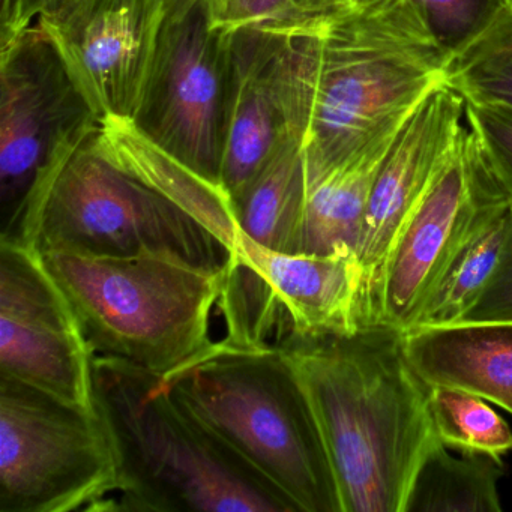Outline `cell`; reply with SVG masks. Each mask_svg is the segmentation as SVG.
Returning <instances> with one entry per match:
<instances>
[{
    "label": "cell",
    "instance_id": "6da1fadb",
    "mask_svg": "<svg viewBox=\"0 0 512 512\" xmlns=\"http://www.w3.org/2000/svg\"><path fill=\"white\" fill-rule=\"evenodd\" d=\"M284 34L290 131L316 173L394 133L449 58L409 0H346Z\"/></svg>",
    "mask_w": 512,
    "mask_h": 512
},
{
    "label": "cell",
    "instance_id": "7a4b0ae2",
    "mask_svg": "<svg viewBox=\"0 0 512 512\" xmlns=\"http://www.w3.org/2000/svg\"><path fill=\"white\" fill-rule=\"evenodd\" d=\"M278 346L316 419L341 512H404L416 470L440 440L403 332L362 326Z\"/></svg>",
    "mask_w": 512,
    "mask_h": 512
},
{
    "label": "cell",
    "instance_id": "3957f363",
    "mask_svg": "<svg viewBox=\"0 0 512 512\" xmlns=\"http://www.w3.org/2000/svg\"><path fill=\"white\" fill-rule=\"evenodd\" d=\"M163 379L181 406L292 512H341L319 427L278 344L221 338Z\"/></svg>",
    "mask_w": 512,
    "mask_h": 512
},
{
    "label": "cell",
    "instance_id": "277c9868",
    "mask_svg": "<svg viewBox=\"0 0 512 512\" xmlns=\"http://www.w3.org/2000/svg\"><path fill=\"white\" fill-rule=\"evenodd\" d=\"M92 367L118 460V511L292 512L181 406L163 376L113 356L94 355Z\"/></svg>",
    "mask_w": 512,
    "mask_h": 512
},
{
    "label": "cell",
    "instance_id": "5b68a950",
    "mask_svg": "<svg viewBox=\"0 0 512 512\" xmlns=\"http://www.w3.org/2000/svg\"><path fill=\"white\" fill-rule=\"evenodd\" d=\"M100 125L56 151L0 239L101 257L172 253L226 269L229 251L202 223L101 151Z\"/></svg>",
    "mask_w": 512,
    "mask_h": 512
},
{
    "label": "cell",
    "instance_id": "8992f818",
    "mask_svg": "<svg viewBox=\"0 0 512 512\" xmlns=\"http://www.w3.org/2000/svg\"><path fill=\"white\" fill-rule=\"evenodd\" d=\"M70 299L94 355L167 377L205 355L226 269L178 254L101 257L41 251Z\"/></svg>",
    "mask_w": 512,
    "mask_h": 512
},
{
    "label": "cell",
    "instance_id": "52a82bcc",
    "mask_svg": "<svg viewBox=\"0 0 512 512\" xmlns=\"http://www.w3.org/2000/svg\"><path fill=\"white\" fill-rule=\"evenodd\" d=\"M118 494L100 413L0 377V512L118 511Z\"/></svg>",
    "mask_w": 512,
    "mask_h": 512
},
{
    "label": "cell",
    "instance_id": "ba28073f",
    "mask_svg": "<svg viewBox=\"0 0 512 512\" xmlns=\"http://www.w3.org/2000/svg\"><path fill=\"white\" fill-rule=\"evenodd\" d=\"M229 73L230 34L212 28L205 0L167 10L133 121L146 139L218 185Z\"/></svg>",
    "mask_w": 512,
    "mask_h": 512
},
{
    "label": "cell",
    "instance_id": "9c48e42d",
    "mask_svg": "<svg viewBox=\"0 0 512 512\" xmlns=\"http://www.w3.org/2000/svg\"><path fill=\"white\" fill-rule=\"evenodd\" d=\"M512 202L467 125L460 143L392 244L364 326L415 325L455 254L497 209Z\"/></svg>",
    "mask_w": 512,
    "mask_h": 512
},
{
    "label": "cell",
    "instance_id": "30bf717a",
    "mask_svg": "<svg viewBox=\"0 0 512 512\" xmlns=\"http://www.w3.org/2000/svg\"><path fill=\"white\" fill-rule=\"evenodd\" d=\"M94 350L34 245L0 239V377L98 412Z\"/></svg>",
    "mask_w": 512,
    "mask_h": 512
},
{
    "label": "cell",
    "instance_id": "8fae6325",
    "mask_svg": "<svg viewBox=\"0 0 512 512\" xmlns=\"http://www.w3.org/2000/svg\"><path fill=\"white\" fill-rule=\"evenodd\" d=\"M101 124L37 25L0 50V203L11 226L53 155Z\"/></svg>",
    "mask_w": 512,
    "mask_h": 512
},
{
    "label": "cell",
    "instance_id": "7c38bea8",
    "mask_svg": "<svg viewBox=\"0 0 512 512\" xmlns=\"http://www.w3.org/2000/svg\"><path fill=\"white\" fill-rule=\"evenodd\" d=\"M166 16V0H65L37 23L98 121H134Z\"/></svg>",
    "mask_w": 512,
    "mask_h": 512
},
{
    "label": "cell",
    "instance_id": "4fadbf2b",
    "mask_svg": "<svg viewBox=\"0 0 512 512\" xmlns=\"http://www.w3.org/2000/svg\"><path fill=\"white\" fill-rule=\"evenodd\" d=\"M466 103L442 83L395 134L368 197L356 257L362 271V326L380 272L404 221L460 143Z\"/></svg>",
    "mask_w": 512,
    "mask_h": 512
},
{
    "label": "cell",
    "instance_id": "5bb4252c",
    "mask_svg": "<svg viewBox=\"0 0 512 512\" xmlns=\"http://www.w3.org/2000/svg\"><path fill=\"white\" fill-rule=\"evenodd\" d=\"M290 131L284 34L278 26L230 34L229 94L221 187L235 203Z\"/></svg>",
    "mask_w": 512,
    "mask_h": 512
},
{
    "label": "cell",
    "instance_id": "9a60e30c",
    "mask_svg": "<svg viewBox=\"0 0 512 512\" xmlns=\"http://www.w3.org/2000/svg\"><path fill=\"white\" fill-rule=\"evenodd\" d=\"M403 347L428 388L463 389L512 415V319L409 329Z\"/></svg>",
    "mask_w": 512,
    "mask_h": 512
},
{
    "label": "cell",
    "instance_id": "2e32d148",
    "mask_svg": "<svg viewBox=\"0 0 512 512\" xmlns=\"http://www.w3.org/2000/svg\"><path fill=\"white\" fill-rule=\"evenodd\" d=\"M98 145L110 160L193 215L227 248L232 259L238 250L239 227L235 205L221 185L197 175L158 148L133 121L101 122Z\"/></svg>",
    "mask_w": 512,
    "mask_h": 512
},
{
    "label": "cell",
    "instance_id": "e0dca14e",
    "mask_svg": "<svg viewBox=\"0 0 512 512\" xmlns=\"http://www.w3.org/2000/svg\"><path fill=\"white\" fill-rule=\"evenodd\" d=\"M397 131L335 166L305 173L307 196L299 253L356 254L368 197Z\"/></svg>",
    "mask_w": 512,
    "mask_h": 512
},
{
    "label": "cell",
    "instance_id": "ac0fdd59",
    "mask_svg": "<svg viewBox=\"0 0 512 512\" xmlns=\"http://www.w3.org/2000/svg\"><path fill=\"white\" fill-rule=\"evenodd\" d=\"M305 196L304 149L301 140L293 136L233 203L239 230L269 250L298 254Z\"/></svg>",
    "mask_w": 512,
    "mask_h": 512
},
{
    "label": "cell",
    "instance_id": "d6986e66",
    "mask_svg": "<svg viewBox=\"0 0 512 512\" xmlns=\"http://www.w3.org/2000/svg\"><path fill=\"white\" fill-rule=\"evenodd\" d=\"M511 230L512 202H509L464 242L425 301L413 328L463 322L493 280Z\"/></svg>",
    "mask_w": 512,
    "mask_h": 512
},
{
    "label": "cell",
    "instance_id": "ffe728a7",
    "mask_svg": "<svg viewBox=\"0 0 512 512\" xmlns=\"http://www.w3.org/2000/svg\"><path fill=\"white\" fill-rule=\"evenodd\" d=\"M502 460L485 454H449L437 442L410 485L404 512H499Z\"/></svg>",
    "mask_w": 512,
    "mask_h": 512
},
{
    "label": "cell",
    "instance_id": "44dd1931",
    "mask_svg": "<svg viewBox=\"0 0 512 512\" xmlns=\"http://www.w3.org/2000/svg\"><path fill=\"white\" fill-rule=\"evenodd\" d=\"M445 83L472 103L512 110V0L446 68Z\"/></svg>",
    "mask_w": 512,
    "mask_h": 512
},
{
    "label": "cell",
    "instance_id": "7402d4cb",
    "mask_svg": "<svg viewBox=\"0 0 512 512\" xmlns=\"http://www.w3.org/2000/svg\"><path fill=\"white\" fill-rule=\"evenodd\" d=\"M428 407L437 437L461 454L502 460L512 451V430L487 400L448 386L428 388Z\"/></svg>",
    "mask_w": 512,
    "mask_h": 512
},
{
    "label": "cell",
    "instance_id": "603a6c76",
    "mask_svg": "<svg viewBox=\"0 0 512 512\" xmlns=\"http://www.w3.org/2000/svg\"><path fill=\"white\" fill-rule=\"evenodd\" d=\"M440 49L460 55L500 16L511 0H409Z\"/></svg>",
    "mask_w": 512,
    "mask_h": 512
},
{
    "label": "cell",
    "instance_id": "cb8c5ba5",
    "mask_svg": "<svg viewBox=\"0 0 512 512\" xmlns=\"http://www.w3.org/2000/svg\"><path fill=\"white\" fill-rule=\"evenodd\" d=\"M209 23L224 34L287 26L317 16L311 0H205Z\"/></svg>",
    "mask_w": 512,
    "mask_h": 512
},
{
    "label": "cell",
    "instance_id": "d4e9b609",
    "mask_svg": "<svg viewBox=\"0 0 512 512\" xmlns=\"http://www.w3.org/2000/svg\"><path fill=\"white\" fill-rule=\"evenodd\" d=\"M467 125L475 133L485 160L512 200V110L464 101Z\"/></svg>",
    "mask_w": 512,
    "mask_h": 512
},
{
    "label": "cell",
    "instance_id": "484cf974",
    "mask_svg": "<svg viewBox=\"0 0 512 512\" xmlns=\"http://www.w3.org/2000/svg\"><path fill=\"white\" fill-rule=\"evenodd\" d=\"M502 319H512V230L493 280L464 320Z\"/></svg>",
    "mask_w": 512,
    "mask_h": 512
},
{
    "label": "cell",
    "instance_id": "4316f807",
    "mask_svg": "<svg viewBox=\"0 0 512 512\" xmlns=\"http://www.w3.org/2000/svg\"><path fill=\"white\" fill-rule=\"evenodd\" d=\"M25 2L29 14L38 22V19H40L43 14L55 10V8L59 7L65 0H25Z\"/></svg>",
    "mask_w": 512,
    "mask_h": 512
},
{
    "label": "cell",
    "instance_id": "83f0119b",
    "mask_svg": "<svg viewBox=\"0 0 512 512\" xmlns=\"http://www.w3.org/2000/svg\"><path fill=\"white\" fill-rule=\"evenodd\" d=\"M199 0H166L167 10H173V8L188 7V5L196 4Z\"/></svg>",
    "mask_w": 512,
    "mask_h": 512
}]
</instances>
